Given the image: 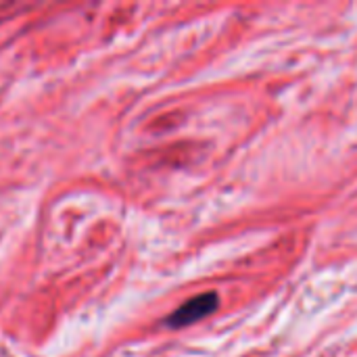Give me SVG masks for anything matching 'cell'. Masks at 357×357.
Listing matches in <instances>:
<instances>
[{
  "label": "cell",
  "mask_w": 357,
  "mask_h": 357,
  "mask_svg": "<svg viewBox=\"0 0 357 357\" xmlns=\"http://www.w3.org/2000/svg\"><path fill=\"white\" fill-rule=\"evenodd\" d=\"M215 307H218V297H215L213 293L199 295V297L186 301L182 307H178V310L167 318V324L174 326V328H182V326L195 324V322H199L201 318L209 316Z\"/></svg>",
  "instance_id": "obj_1"
}]
</instances>
